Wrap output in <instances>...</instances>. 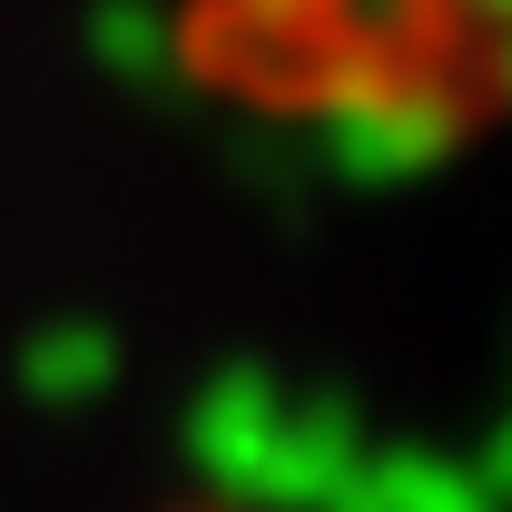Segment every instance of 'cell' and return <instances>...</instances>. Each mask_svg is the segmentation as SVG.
Segmentation results:
<instances>
[{
	"label": "cell",
	"mask_w": 512,
	"mask_h": 512,
	"mask_svg": "<svg viewBox=\"0 0 512 512\" xmlns=\"http://www.w3.org/2000/svg\"><path fill=\"white\" fill-rule=\"evenodd\" d=\"M365 473V434L345 404H286L276 434L247 473V503H276V512H325L345 483Z\"/></svg>",
	"instance_id": "obj_1"
},
{
	"label": "cell",
	"mask_w": 512,
	"mask_h": 512,
	"mask_svg": "<svg viewBox=\"0 0 512 512\" xmlns=\"http://www.w3.org/2000/svg\"><path fill=\"white\" fill-rule=\"evenodd\" d=\"M463 10H493V20H503V30H512V0H463Z\"/></svg>",
	"instance_id": "obj_8"
},
{
	"label": "cell",
	"mask_w": 512,
	"mask_h": 512,
	"mask_svg": "<svg viewBox=\"0 0 512 512\" xmlns=\"http://www.w3.org/2000/svg\"><path fill=\"white\" fill-rule=\"evenodd\" d=\"M365 483H375L384 512H503L493 493H483V473L434 463V453H394V463H375V453H365Z\"/></svg>",
	"instance_id": "obj_5"
},
{
	"label": "cell",
	"mask_w": 512,
	"mask_h": 512,
	"mask_svg": "<svg viewBox=\"0 0 512 512\" xmlns=\"http://www.w3.org/2000/svg\"><path fill=\"white\" fill-rule=\"evenodd\" d=\"M444 138H453V119L424 89L375 79V89H355V99L335 109V168H345V178H414Z\"/></svg>",
	"instance_id": "obj_2"
},
{
	"label": "cell",
	"mask_w": 512,
	"mask_h": 512,
	"mask_svg": "<svg viewBox=\"0 0 512 512\" xmlns=\"http://www.w3.org/2000/svg\"><path fill=\"white\" fill-rule=\"evenodd\" d=\"M483 493H493V503H512V424L493 434V453H483Z\"/></svg>",
	"instance_id": "obj_7"
},
{
	"label": "cell",
	"mask_w": 512,
	"mask_h": 512,
	"mask_svg": "<svg viewBox=\"0 0 512 512\" xmlns=\"http://www.w3.org/2000/svg\"><path fill=\"white\" fill-rule=\"evenodd\" d=\"M119 375V345H109V325H40L30 345H20V384H30V404H50V414H79V404H99Z\"/></svg>",
	"instance_id": "obj_4"
},
{
	"label": "cell",
	"mask_w": 512,
	"mask_h": 512,
	"mask_svg": "<svg viewBox=\"0 0 512 512\" xmlns=\"http://www.w3.org/2000/svg\"><path fill=\"white\" fill-rule=\"evenodd\" d=\"M89 50L119 69V79H158V69H168V10H148V0L89 10Z\"/></svg>",
	"instance_id": "obj_6"
},
{
	"label": "cell",
	"mask_w": 512,
	"mask_h": 512,
	"mask_svg": "<svg viewBox=\"0 0 512 512\" xmlns=\"http://www.w3.org/2000/svg\"><path fill=\"white\" fill-rule=\"evenodd\" d=\"M276 414H286V394L256 375V365H227V375L197 394V414H188L197 473H207L217 493H247V473H256V453H266V434H276Z\"/></svg>",
	"instance_id": "obj_3"
}]
</instances>
